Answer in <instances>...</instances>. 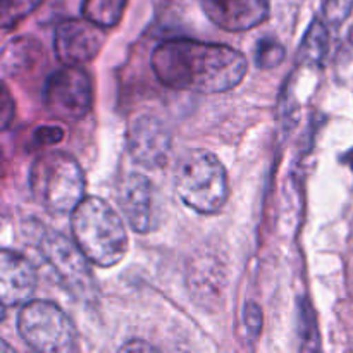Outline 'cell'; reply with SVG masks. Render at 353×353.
<instances>
[{"instance_id": "7", "label": "cell", "mask_w": 353, "mask_h": 353, "mask_svg": "<svg viewBox=\"0 0 353 353\" xmlns=\"http://www.w3.org/2000/svg\"><path fill=\"white\" fill-rule=\"evenodd\" d=\"M43 99L55 119H83L93 105V83L81 65H64L47 79Z\"/></svg>"}, {"instance_id": "14", "label": "cell", "mask_w": 353, "mask_h": 353, "mask_svg": "<svg viewBox=\"0 0 353 353\" xmlns=\"http://www.w3.org/2000/svg\"><path fill=\"white\" fill-rule=\"evenodd\" d=\"M128 0H81V14L97 26L109 30L121 23Z\"/></svg>"}, {"instance_id": "11", "label": "cell", "mask_w": 353, "mask_h": 353, "mask_svg": "<svg viewBox=\"0 0 353 353\" xmlns=\"http://www.w3.org/2000/svg\"><path fill=\"white\" fill-rule=\"evenodd\" d=\"M202 7L217 28L231 33L261 26L271 12L269 0H202Z\"/></svg>"}, {"instance_id": "10", "label": "cell", "mask_w": 353, "mask_h": 353, "mask_svg": "<svg viewBox=\"0 0 353 353\" xmlns=\"http://www.w3.org/2000/svg\"><path fill=\"white\" fill-rule=\"evenodd\" d=\"M117 202L131 230L147 234L157 228L159 210L155 188L145 174L130 172L117 188Z\"/></svg>"}, {"instance_id": "17", "label": "cell", "mask_w": 353, "mask_h": 353, "mask_svg": "<svg viewBox=\"0 0 353 353\" xmlns=\"http://www.w3.org/2000/svg\"><path fill=\"white\" fill-rule=\"evenodd\" d=\"M43 0H2V28L10 30L19 21L30 16Z\"/></svg>"}, {"instance_id": "22", "label": "cell", "mask_w": 353, "mask_h": 353, "mask_svg": "<svg viewBox=\"0 0 353 353\" xmlns=\"http://www.w3.org/2000/svg\"><path fill=\"white\" fill-rule=\"evenodd\" d=\"M121 352H157L154 345L147 343L145 340H130L119 348Z\"/></svg>"}, {"instance_id": "3", "label": "cell", "mask_w": 353, "mask_h": 353, "mask_svg": "<svg viewBox=\"0 0 353 353\" xmlns=\"http://www.w3.org/2000/svg\"><path fill=\"white\" fill-rule=\"evenodd\" d=\"M174 188L186 207L203 216L219 212L230 195L223 162L205 148H193L179 159Z\"/></svg>"}, {"instance_id": "15", "label": "cell", "mask_w": 353, "mask_h": 353, "mask_svg": "<svg viewBox=\"0 0 353 353\" xmlns=\"http://www.w3.org/2000/svg\"><path fill=\"white\" fill-rule=\"evenodd\" d=\"M330 47V33H327V24L316 19L305 31L302 45L299 50V61L309 65L323 64L324 57Z\"/></svg>"}, {"instance_id": "18", "label": "cell", "mask_w": 353, "mask_h": 353, "mask_svg": "<svg viewBox=\"0 0 353 353\" xmlns=\"http://www.w3.org/2000/svg\"><path fill=\"white\" fill-rule=\"evenodd\" d=\"M353 10V0H324L323 16L327 26H341Z\"/></svg>"}, {"instance_id": "4", "label": "cell", "mask_w": 353, "mask_h": 353, "mask_svg": "<svg viewBox=\"0 0 353 353\" xmlns=\"http://www.w3.org/2000/svg\"><path fill=\"white\" fill-rule=\"evenodd\" d=\"M30 188L47 212L69 214L85 199V174L72 155L48 152L31 164Z\"/></svg>"}, {"instance_id": "21", "label": "cell", "mask_w": 353, "mask_h": 353, "mask_svg": "<svg viewBox=\"0 0 353 353\" xmlns=\"http://www.w3.org/2000/svg\"><path fill=\"white\" fill-rule=\"evenodd\" d=\"M14 114V102L9 95V88L3 85V92H2V123H3V130L9 128V121L12 119Z\"/></svg>"}, {"instance_id": "19", "label": "cell", "mask_w": 353, "mask_h": 353, "mask_svg": "<svg viewBox=\"0 0 353 353\" xmlns=\"http://www.w3.org/2000/svg\"><path fill=\"white\" fill-rule=\"evenodd\" d=\"M245 326H247V333L250 336L252 341H255L259 338L262 331V310L261 307L255 302H248L245 305Z\"/></svg>"}, {"instance_id": "8", "label": "cell", "mask_w": 353, "mask_h": 353, "mask_svg": "<svg viewBox=\"0 0 353 353\" xmlns=\"http://www.w3.org/2000/svg\"><path fill=\"white\" fill-rule=\"evenodd\" d=\"M126 147L137 164L147 169H161L171 155L172 137L161 119L141 114L128 126Z\"/></svg>"}, {"instance_id": "13", "label": "cell", "mask_w": 353, "mask_h": 353, "mask_svg": "<svg viewBox=\"0 0 353 353\" xmlns=\"http://www.w3.org/2000/svg\"><path fill=\"white\" fill-rule=\"evenodd\" d=\"M43 55V47L40 41L31 37H17L7 41L2 50V74L21 76L30 72Z\"/></svg>"}, {"instance_id": "9", "label": "cell", "mask_w": 353, "mask_h": 353, "mask_svg": "<svg viewBox=\"0 0 353 353\" xmlns=\"http://www.w3.org/2000/svg\"><path fill=\"white\" fill-rule=\"evenodd\" d=\"M105 43V30L88 19L62 21L55 28L54 50L64 65H83L93 61Z\"/></svg>"}, {"instance_id": "20", "label": "cell", "mask_w": 353, "mask_h": 353, "mask_svg": "<svg viewBox=\"0 0 353 353\" xmlns=\"http://www.w3.org/2000/svg\"><path fill=\"white\" fill-rule=\"evenodd\" d=\"M62 138H64V130L59 126H40L34 130L33 133V141L38 147H52V145L61 143Z\"/></svg>"}, {"instance_id": "2", "label": "cell", "mask_w": 353, "mask_h": 353, "mask_svg": "<svg viewBox=\"0 0 353 353\" xmlns=\"http://www.w3.org/2000/svg\"><path fill=\"white\" fill-rule=\"evenodd\" d=\"M72 240L92 264L114 268L128 254V230L119 214L100 196H85L71 212Z\"/></svg>"}, {"instance_id": "23", "label": "cell", "mask_w": 353, "mask_h": 353, "mask_svg": "<svg viewBox=\"0 0 353 353\" xmlns=\"http://www.w3.org/2000/svg\"><path fill=\"white\" fill-rule=\"evenodd\" d=\"M348 38H350V43L353 45V26H352V30H350V34H348Z\"/></svg>"}, {"instance_id": "12", "label": "cell", "mask_w": 353, "mask_h": 353, "mask_svg": "<svg viewBox=\"0 0 353 353\" xmlns=\"http://www.w3.org/2000/svg\"><path fill=\"white\" fill-rule=\"evenodd\" d=\"M37 283L33 264L17 252L3 248L0 254V302L3 309L30 302Z\"/></svg>"}, {"instance_id": "16", "label": "cell", "mask_w": 353, "mask_h": 353, "mask_svg": "<svg viewBox=\"0 0 353 353\" xmlns=\"http://www.w3.org/2000/svg\"><path fill=\"white\" fill-rule=\"evenodd\" d=\"M285 55H286L285 47H283L276 38L265 37L257 41L254 57H255V64H257L261 69H272L276 68V65L281 64Z\"/></svg>"}, {"instance_id": "1", "label": "cell", "mask_w": 353, "mask_h": 353, "mask_svg": "<svg viewBox=\"0 0 353 353\" xmlns=\"http://www.w3.org/2000/svg\"><path fill=\"white\" fill-rule=\"evenodd\" d=\"M152 69L168 88L223 93L243 81L248 62L230 45L171 38L154 48Z\"/></svg>"}, {"instance_id": "5", "label": "cell", "mask_w": 353, "mask_h": 353, "mask_svg": "<svg viewBox=\"0 0 353 353\" xmlns=\"http://www.w3.org/2000/svg\"><path fill=\"white\" fill-rule=\"evenodd\" d=\"M17 331L34 352L71 353L78 350V333L68 314L54 302L30 300L17 316Z\"/></svg>"}, {"instance_id": "6", "label": "cell", "mask_w": 353, "mask_h": 353, "mask_svg": "<svg viewBox=\"0 0 353 353\" xmlns=\"http://www.w3.org/2000/svg\"><path fill=\"white\" fill-rule=\"evenodd\" d=\"M38 250L74 299L81 302L95 300L97 288L90 261L74 240L71 241L59 231L47 230L41 233Z\"/></svg>"}]
</instances>
